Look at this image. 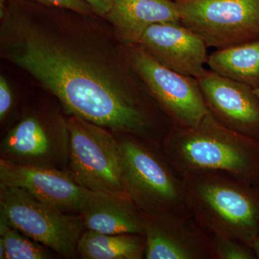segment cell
Segmentation results:
<instances>
[{"label":"cell","mask_w":259,"mask_h":259,"mask_svg":"<svg viewBox=\"0 0 259 259\" xmlns=\"http://www.w3.org/2000/svg\"><path fill=\"white\" fill-rule=\"evenodd\" d=\"M209 70L217 74L259 88V38L225 49H217L208 56Z\"/></svg>","instance_id":"obj_16"},{"label":"cell","mask_w":259,"mask_h":259,"mask_svg":"<svg viewBox=\"0 0 259 259\" xmlns=\"http://www.w3.org/2000/svg\"><path fill=\"white\" fill-rule=\"evenodd\" d=\"M79 214L90 231L144 236L141 213L128 197L93 192Z\"/></svg>","instance_id":"obj_15"},{"label":"cell","mask_w":259,"mask_h":259,"mask_svg":"<svg viewBox=\"0 0 259 259\" xmlns=\"http://www.w3.org/2000/svg\"><path fill=\"white\" fill-rule=\"evenodd\" d=\"M0 152L2 159L12 163L62 169L69 163L66 121L25 116L2 140Z\"/></svg>","instance_id":"obj_9"},{"label":"cell","mask_w":259,"mask_h":259,"mask_svg":"<svg viewBox=\"0 0 259 259\" xmlns=\"http://www.w3.org/2000/svg\"><path fill=\"white\" fill-rule=\"evenodd\" d=\"M211 256L214 259L256 258L253 248L233 238L211 236Z\"/></svg>","instance_id":"obj_19"},{"label":"cell","mask_w":259,"mask_h":259,"mask_svg":"<svg viewBox=\"0 0 259 259\" xmlns=\"http://www.w3.org/2000/svg\"><path fill=\"white\" fill-rule=\"evenodd\" d=\"M180 23L207 47L225 49L259 38V0H175Z\"/></svg>","instance_id":"obj_7"},{"label":"cell","mask_w":259,"mask_h":259,"mask_svg":"<svg viewBox=\"0 0 259 259\" xmlns=\"http://www.w3.org/2000/svg\"><path fill=\"white\" fill-rule=\"evenodd\" d=\"M137 45L168 69L195 79L208 59L205 42L180 22L151 25Z\"/></svg>","instance_id":"obj_13"},{"label":"cell","mask_w":259,"mask_h":259,"mask_svg":"<svg viewBox=\"0 0 259 259\" xmlns=\"http://www.w3.org/2000/svg\"><path fill=\"white\" fill-rule=\"evenodd\" d=\"M14 97L10 83L4 76H0V121L3 122L9 115Z\"/></svg>","instance_id":"obj_21"},{"label":"cell","mask_w":259,"mask_h":259,"mask_svg":"<svg viewBox=\"0 0 259 259\" xmlns=\"http://www.w3.org/2000/svg\"><path fill=\"white\" fill-rule=\"evenodd\" d=\"M253 250L254 251L256 258H259V226L258 230V234H257L256 239L253 245Z\"/></svg>","instance_id":"obj_23"},{"label":"cell","mask_w":259,"mask_h":259,"mask_svg":"<svg viewBox=\"0 0 259 259\" xmlns=\"http://www.w3.org/2000/svg\"><path fill=\"white\" fill-rule=\"evenodd\" d=\"M172 1H175V0H172Z\"/></svg>","instance_id":"obj_25"},{"label":"cell","mask_w":259,"mask_h":259,"mask_svg":"<svg viewBox=\"0 0 259 259\" xmlns=\"http://www.w3.org/2000/svg\"><path fill=\"white\" fill-rule=\"evenodd\" d=\"M93 8L95 14L105 18L112 9V0H83Z\"/></svg>","instance_id":"obj_22"},{"label":"cell","mask_w":259,"mask_h":259,"mask_svg":"<svg viewBox=\"0 0 259 259\" xmlns=\"http://www.w3.org/2000/svg\"><path fill=\"white\" fill-rule=\"evenodd\" d=\"M209 111L223 125L259 140V100L254 89L204 70L197 78Z\"/></svg>","instance_id":"obj_10"},{"label":"cell","mask_w":259,"mask_h":259,"mask_svg":"<svg viewBox=\"0 0 259 259\" xmlns=\"http://www.w3.org/2000/svg\"><path fill=\"white\" fill-rule=\"evenodd\" d=\"M31 1L49 7L74 10L83 14H95L91 6L83 0H31Z\"/></svg>","instance_id":"obj_20"},{"label":"cell","mask_w":259,"mask_h":259,"mask_svg":"<svg viewBox=\"0 0 259 259\" xmlns=\"http://www.w3.org/2000/svg\"><path fill=\"white\" fill-rule=\"evenodd\" d=\"M66 124L69 175L87 190L128 197L122 181L120 141L109 130L77 116L70 115Z\"/></svg>","instance_id":"obj_6"},{"label":"cell","mask_w":259,"mask_h":259,"mask_svg":"<svg viewBox=\"0 0 259 259\" xmlns=\"http://www.w3.org/2000/svg\"><path fill=\"white\" fill-rule=\"evenodd\" d=\"M141 213L147 259H207L211 235L192 217Z\"/></svg>","instance_id":"obj_11"},{"label":"cell","mask_w":259,"mask_h":259,"mask_svg":"<svg viewBox=\"0 0 259 259\" xmlns=\"http://www.w3.org/2000/svg\"><path fill=\"white\" fill-rule=\"evenodd\" d=\"M9 226L66 258L77 253L86 229L79 214H66L23 189L0 183V231Z\"/></svg>","instance_id":"obj_5"},{"label":"cell","mask_w":259,"mask_h":259,"mask_svg":"<svg viewBox=\"0 0 259 259\" xmlns=\"http://www.w3.org/2000/svg\"><path fill=\"white\" fill-rule=\"evenodd\" d=\"M254 91H255V95H257V97H258V98L259 100V88L254 89Z\"/></svg>","instance_id":"obj_24"},{"label":"cell","mask_w":259,"mask_h":259,"mask_svg":"<svg viewBox=\"0 0 259 259\" xmlns=\"http://www.w3.org/2000/svg\"><path fill=\"white\" fill-rule=\"evenodd\" d=\"M0 183L27 191L64 212L79 213L93 191L87 190L67 171L18 164L0 159Z\"/></svg>","instance_id":"obj_12"},{"label":"cell","mask_w":259,"mask_h":259,"mask_svg":"<svg viewBox=\"0 0 259 259\" xmlns=\"http://www.w3.org/2000/svg\"><path fill=\"white\" fill-rule=\"evenodd\" d=\"M124 49L131 67L173 126L198 125L209 110L197 79L168 69L137 44Z\"/></svg>","instance_id":"obj_8"},{"label":"cell","mask_w":259,"mask_h":259,"mask_svg":"<svg viewBox=\"0 0 259 259\" xmlns=\"http://www.w3.org/2000/svg\"><path fill=\"white\" fill-rule=\"evenodd\" d=\"M146 240L140 234H104L86 229L77 245L84 259H141L145 256Z\"/></svg>","instance_id":"obj_17"},{"label":"cell","mask_w":259,"mask_h":259,"mask_svg":"<svg viewBox=\"0 0 259 259\" xmlns=\"http://www.w3.org/2000/svg\"><path fill=\"white\" fill-rule=\"evenodd\" d=\"M4 243L6 259H46L51 254L45 245L34 241L15 228L9 227L1 234Z\"/></svg>","instance_id":"obj_18"},{"label":"cell","mask_w":259,"mask_h":259,"mask_svg":"<svg viewBox=\"0 0 259 259\" xmlns=\"http://www.w3.org/2000/svg\"><path fill=\"white\" fill-rule=\"evenodd\" d=\"M0 18L1 57L36 80L68 115L158 143L154 100L106 19L31 0H7Z\"/></svg>","instance_id":"obj_1"},{"label":"cell","mask_w":259,"mask_h":259,"mask_svg":"<svg viewBox=\"0 0 259 259\" xmlns=\"http://www.w3.org/2000/svg\"><path fill=\"white\" fill-rule=\"evenodd\" d=\"M105 18L124 45L137 44L153 24L180 22L172 0H112V9Z\"/></svg>","instance_id":"obj_14"},{"label":"cell","mask_w":259,"mask_h":259,"mask_svg":"<svg viewBox=\"0 0 259 259\" xmlns=\"http://www.w3.org/2000/svg\"><path fill=\"white\" fill-rule=\"evenodd\" d=\"M161 147L181 177L224 174L259 187V140L228 128L209 111L194 127L173 126Z\"/></svg>","instance_id":"obj_2"},{"label":"cell","mask_w":259,"mask_h":259,"mask_svg":"<svg viewBox=\"0 0 259 259\" xmlns=\"http://www.w3.org/2000/svg\"><path fill=\"white\" fill-rule=\"evenodd\" d=\"M194 221L211 236L253 248L259 226V187L220 173L182 177Z\"/></svg>","instance_id":"obj_3"},{"label":"cell","mask_w":259,"mask_h":259,"mask_svg":"<svg viewBox=\"0 0 259 259\" xmlns=\"http://www.w3.org/2000/svg\"><path fill=\"white\" fill-rule=\"evenodd\" d=\"M142 140L128 135L120 140L127 197L145 214L192 217L183 179L163 153L160 154Z\"/></svg>","instance_id":"obj_4"}]
</instances>
